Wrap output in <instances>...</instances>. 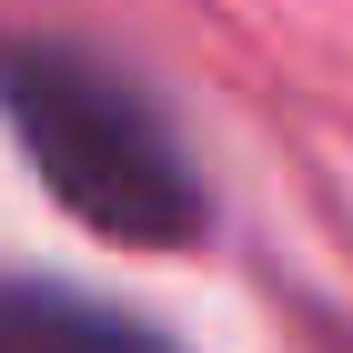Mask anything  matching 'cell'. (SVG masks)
I'll return each instance as SVG.
<instances>
[{
	"instance_id": "obj_1",
	"label": "cell",
	"mask_w": 353,
	"mask_h": 353,
	"mask_svg": "<svg viewBox=\"0 0 353 353\" xmlns=\"http://www.w3.org/2000/svg\"><path fill=\"white\" fill-rule=\"evenodd\" d=\"M0 111L21 132V162L41 172L61 212H81L101 243L172 252L202 232V172H192L172 111L111 71L81 41H0Z\"/></svg>"
},
{
	"instance_id": "obj_2",
	"label": "cell",
	"mask_w": 353,
	"mask_h": 353,
	"mask_svg": "<svg viewBox=\"0 0 353 353\" xmlns=\"http://www.w3.org/2000/svg\"><path fill=\"white\" fill-rule=\"evenodd\" d=\"M0 353H182L121 303H91L71 283H0Z\"/></svg>"
}]
</instances>
